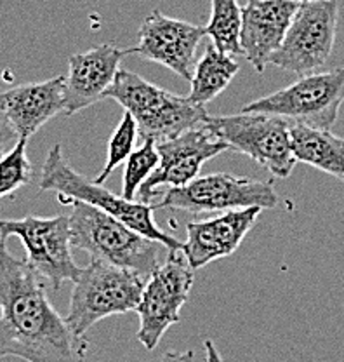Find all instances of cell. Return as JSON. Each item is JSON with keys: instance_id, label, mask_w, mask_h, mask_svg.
I'll use <instances>...</instances> for the list:
<instances>
[{"instance_id": "1", "label": "cell", "mask_w": 344, "mask_h": 362, "mask_svg": "<svg viewBox=\"0 0 344 362\" xmlns=\"http://www.w3.org/2000/svg\"><path fill=\"white\" fill-rule=\"evenodd\" d=\"M89 341L78 337L45 291L44 279L13 256L0 237V359L85 362Z\"/></svg>"}, {"instance_id": "2", "label": "cell", "mask_w": 344, "mask_h": 362, "mask_svg": "<svg viewBox=\"0 0 344 362\" xmlns=\"http://www.w3.org/2000/svg\"><path fill=\"white\" fill-rule=\"evenodd\" d=\"M40 192H56L58 201L63 204L84 202L97 207L109 216L131 226L141 235L157 240L167 251H179L183 243L171 233L164 232L155 221L153 213L157 206L151 202L127 201L122 195H115L94 180L85 178L81 173L73 171L63 156V146L54 145L45 157L39 180Z\"/></svg>"}, {"instance_id": "3", "label": "cell", "mask_w": 344, "mask_h": 362, "mask_svg": "<svg viewBox=\"0 0 344 362\" xmlns=\"http://www.w3.org/2000/svg\"><path fill=\"white\" fill-rule=\"evenodd\" d=\"M71 246L89 252L93 259L122 267L148 279L158 269L160 243L132 230L117 218L84 202H71L68 216Z\"/></svg>"}, {"instance_id": "4", "label": "cell", "mask_w": 344, "mask_h": 362, "mask_svg": "<svg viewBox=\"0 0 344 362\" xmlns=\"http://www.w3.org/2000/svg\"><path fill=\"white\" fill-rule=\"evenodd\" d=\"M107 98L131 113L143 139L157 143L203 126L209 117L206 107L191 103L188 96L169 93L129 70H119Z\"/></svg>"}, {"instance_id": "5", "label": "cell", "mask_w": 344, "mask_h": 362, "mask_svg": "<svg viewBox=\"0 0 344 362\" xmlns=\"http://www.w3.org/2000/svg\"><path fill=\"white\" fill-rule=\"evenodd\" d=\"M146 281L132 270L90 259L73 282L66 322L78 337H85L94 324L107 317L136 312Z\"/></svg>"}, {"instance_id": "6", "label": "cell", "mask_w": 344, "mask_h": 362, "mask_svg": "<svg viewBox=\"0 0 344 362\" xmlns=\"http://www.w3.org/2000/svg\"><path fill=\"white\" fill-rule=\"evenodd\" d=\"M203 126L215 138L225 141L232 152L251 157L275 178H289L296 165L290 122L282 117L247 112L237 115H209Z\"/></svg>"}, {"instance_id": "7", "label": "cell", "mask_w": 344, "mask_h": 362, "mask_svg": "<svg viewBox=\"0 0 344 362\" xmlns=\"http://www.w3.org/2000/svg\"><path fill=\"white\" fill-rule=\"evenodd\" d=\"M344 103V66L301 75L287 88L251 101L247 113H268L290 124L331 131Z\"/></svg>"}, {"instance_id": "8", "label": "cell", "mask_w": 344, "mask_h": 362, "mask_svg": "<svg viewBox=\"0 0 344 362\" xmlns=\"http://www.w3.org/2000/svg\"><path fill=\"white\" fill-rule=\"evenodd\" d=\"M155 206L157 209H177L191 214L226 213L245 207H261L264 211L278 206V195L271 181L214 173L198 176L186 187L169 188Z\"/></svg>"}, {"instance_id": "9", "label": "cell", "mask_w": 344, "mask_h": 362, "mask_svg": "<svg viewBox=\"0 0 344 362\" xmlns=\"http://www.w3.org/2000/svg\"><path fill=\"white\" fill-rule=\"evenodd\" d=\"M0 237H18L25 247V259L54 291L65 282H75L82 267L75 263L68 216H25L0 220Z\"/></svg>"}, {"instance_id": "10", "label": "cell", "mask_w": 344, "mask_h": 362, "mask_svg": "<svg viewBox=\"0 0 344 362\" xmlns=\"http://www.w3.org/2000/svg\"><path fill=\"white\" fill-rule=\"evenodd\" d=\"M338 0L299 4L287 35L270 65L297 75L319 71L331 59L338 33Z\"/></svg>"}, {"instance_id": "11", "label": "cell", "mask_w": 344, "mask_h": 362, "mask_svg": "<svg viewBox=\"0 0 344 362\" xmlns=\"http://www.w3.org/2000/svg\"><path fill=\"white\" fill-rule=\"evenodd\" d=\"M181 251V249H179ZM179 251H167V259L146 281L138 307V341L153 350L174 324L179 322L181 308L190 298L195 270Z\"/></svg>"}, {"instance_id": "12", "label": "cell", "mask_w": 344, "mask_h": 362, "mask_svg": "<svg viewBox=\"0 0 344 362\" xmlns=\"http://www.w3.org/2000/svg\"><path fill=\"white\" fill-rule=\"evenodd\" d=\"M158 162L153 175L145 181L139 190V201L151 202L164 188L186 187L198 178L200 169L210 158L223 152H232L225 141L210 133L206 126L195 127L172 139L157 143Z\"/></svg>"}, {"instance_id": "13", "label": "cell", "mask_w": 344, "mask_h": 362, "mask_svg": "<svg viewBox=\"0 0 344 362\" xmlns=\"http://www.w3.org/2000/svg\"><path fill=\"white\" fill-rule=\"evenodd\" d=\"M203 37V26L169 18L155 9L141 23L134 54L145 62L158 63L190 82L196 65V49Z\"/></svg>"}, {"instance_id": "14", "label": "cell", "mask_w": 344, "mask_h": 362, "mask_svg": "<svg viewBox=\"0 0 344 362\" xmlns=\"http://www.w3.org/2000/svg\"><path fill=\"white\" fill-rule=\"evenodd\" d=\"M261 211V207H245L186 223V240L181 251L191 269H203L209 263L232 256L254 228Z\"/></svg>"}, {"instance_id": "15", "label": "cell", "mask_w": 344, "mask_h": 362, "mask_svg": "<svg viewBox=\"0 0 344 362\" xmlns=\"http://www.w3.org/2000/svg\"><path fill=\"white\" fill-rule=\"evenodd\" d=\"M129 54H134V47L120 49L113 44H101L70 56L65 77L66 115H75L105 100L119 74L120 62Z\"/></svg>"}, {"instance_id": "16", "label": "cell", "mask_w": 344, "mask_h": 362, "mask_svg": "<svg viewBox=\"0 0 344 362\" xmlns=\"http://www.w3.org/2000/svg\"><path fill=\"white\" fill-rule=\"evenodd\" d=\"M299 9L294 0H249L242 7L240 49L256 71L263 74L282 45Z\"/></svg>"}, {"instance_id": "17", "label": "cell", "mask_w": 344, "mask_h": 362, "mask_svg": "<svg viewBox=\"0 0 344 362\" xmlns=\"http://www.w3.org/2000/svg\"><path fill=\"white\" fill-rule=\"evenodd\" d=\"M65 82L66 78L58 75L0 93V108L20 138L30 139L52 117L65 112Z\"/></svg>"}, {"instance_id": "18", "label": "cell", "mask_w": 344, "mask_h": 362, "mask_svg": "<svg viewBox=\"0 0 344 362\" xmlns=\"http://www.w3.org/2000/svg\"><path fill=\"white\" fill-rule=\"evenodd\" d=\"M290 138L297 162L344 181V138L301 124H290Z\"/></svg>"}, {"instance_id": "19", "label": "cell", "mask_w": 344, "mask_h": 362, "mask_svg": "<svg viewBox=\"0 0 344 362\" xmlns=\"http://www.w3.org/2000/svg\"><path fill=\"white\" fill-rule=\"evenodd\" d=\"M238 70L240 65L233 56L225 54L209 44L195 65L188 100L200 107H206L232 84Z\"/></svg>"}, {"instance_id": "20", "label": "cell", "mask_w": 344, "mask_h": 362, "mask_svg": "<svg viewBox=\"0 0 344 362\" xmlns=\"http://www.w3.org/2000/svg\"><path fill=\"white\" fill-rule=\"evenodd\" d=\"M203 30L218 51L233 58L242 56V6L238 0H210V18Z\"/></svg>"}, {"instance_id": "21", "label": "cell", "mask_w": 344, "mask_h": 362, "mask_svg": "<svg viewBox=\"0 0 344 362\" xmlns=\"http://www.w3.org/2000/svg\"><path fill=\"white\" fill-rule=\"evenodd\" d=\"M160 157H158L157 141L153 139H145L141 146L131 153L126 160V169H124L122 178V197L127 201H136L139 190L145 185L157 169Z\"/></svg>"}, {"instance_id": "22", "label": "cell", "mask_w": 344, "mask_h": 362, "mask_svg": "<svg viewBox=\"0 0 344 362\" xmlns=\"http://www.w3.org/2000/svg\"><path fill=\"white\" fill-rule=\"evenodd\" d=\"M138 136H139L138 126H136L131 113L126 112L119 126L113 129L112 136H109L107 164H105L103 171H101L100 175L96 176V180H94L96 183L103 185L105 181L108 180V176L131 157V153L134 152V145Z\"/></svg>"}, {"instance_id": "23", "label": "cell", "mask_w": 344, "mask_h": 362, "mask_svg": "<svg viewBox=\"0 0 344 362\" xmlns=\"http://www.w3.org/2000/svg\"><path fill=\"white\" fill-rule=\"evenodd\" d=\"M28 139L20 138L13 150L0 158V199L14 194L32 181V164L26 157Z\"/></svg>"}, {"instance_id": "24", "label": "cell", "mask_w": 344, "mask_h": 362, "mask_svg": "<svg viewBox=\"0 0 344 362\" xmlns=\"http://www.w3.org/2000/svg\"><path fill=\"white\" fill-rule=\"evenodd\" d=\"M18 141H20V134L0 108V158L6 157L16 146Z\"/></svg>"}, {"instance_id": "25", "label": "cell", "mask_w": 344, "mask_h": 362, "mask_svg": "<svg viewBox=\"0 0 344 362\" xmlns=\"http://www.w3.org/2000/svg\"><path fill=\"white\" fill-rule=\"evenodd\" d=\"M160 362H195V354L191 350L186 352H167Z\"/></svg>"}, {"instance_id": "26", "label": "cell", "mask_w": 344, "mask_h": 362, "mask_svg": "<svg viewBox=\"0 0 344 362\" xmlns=\"http://www.w3.org/2000/svg\"><path fill=\"white\" fill-rule=\"evenodd\" d=\"M203 346H206V362H225L213 339H206Z\"/></svg>"}, {"instance_id": "27", "label": "cell", "mask_w": 344, "mask_h": 362, "mask_svg": "<svg viewBox=\"0 0 344 362\" xmlns=\"http://www.w3.org/2000/svg\"><path fill=\"white\" fill-rule=\"evenodd\" d=\"M294 2H299V4H302V2H316V0H294Z\"/></svg>"}]
</instances>
